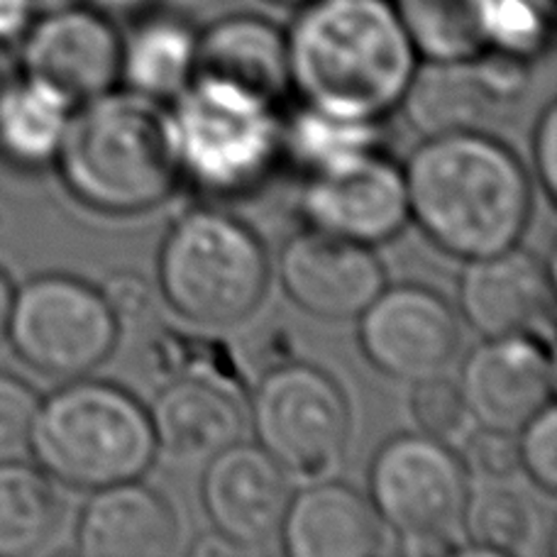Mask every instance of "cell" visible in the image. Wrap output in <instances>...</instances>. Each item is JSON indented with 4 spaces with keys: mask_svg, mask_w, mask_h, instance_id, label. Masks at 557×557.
<instances>
[{
    "mask_svg": "<svg viewBox=\"0 0 557 557\" xmlns=\"http://www.w3.org/2000/svg\"><path fill=\"white\" fill-rule=\"evenodd\" d=\"M37 15L33 0H0V47L10 49L23 42Z\"/></svg>",
    "mask_w": 557,
    "mask_h": 557,
    "instance_id": "obj_36",
    "label": "cell"
},
{
    "mask_svg": "<svg viewBox=\"0 0 557 557\" xmlns=\"http://www.w3.org/2000/svg\"><path fill=\"white\" fill-rule=\"evenodd\" d=\"M257 445L292 476L313 482L341 467L350 441V404L335 376L284 362L257 382L250 399Z\"/></svg>",
    "mask_w": 557,
    "mask_h": 557,
    "instance_id": "obj_9",
    "label": "cell"
},
{
    "mask_svg": "<svg viewBox=\"0 0 557 557\" xmlns=\"http://www.w3.org/2000/svg\"><path fill=\"white\" fill-rule=\"evenodd\" d=\"M533 169L541 191L555 203L557 191V108L545 106L533 131Z\"/></svg>",
    "mask_w": 557,
    "mask_h": 557,
    "instance_id": "obj_35",
    "label": "cell"
},
{
    "mask_svg": "<svg viewBox=\"0 0 557 557\" xmlns=\"http://www.w3.org/2000/svg\"><path fill=\"white\" fill-rule=\"evenodd\" d=\"M198 29L174 10L147 8L121 35V84L131 91L172 103L198 74Z\"/></svg>",
    "mask_w": 557,
    "mask_h": 557,
    "instance_id": "obj_21",
    "label": "cell"
},
{
    "mask_svg": "<svg viewBox=\"0 0 557 557\" xmlns=\"http://www.w3.org/2000/svg\"><path fill=\"white\" fill-rule=\"evenodd\" d=\"M506 484L509 482L484 484L476 494L470 492L462 519L470 548L462 553L499 557L535 555L541 541L548 539L539 504Z\"/></svg>",
    "mask_w": 557,
    "mask_h": 557,
    "instance_id": "obj_26",
    "label": "cell"
},
{
    "mask_svg": "<svg viewBox=\"0 0 557 557\" xmlns=\"http://www.w3.org/2000/svg\"><path fill=\"white\" fill-rule=\"evenodd\" d=\"M82 3L91 5L98 13L108 17H135L143 13V10L152 8L154 0H82Z\"/></svg>",
    "mask_w": 557,
    "mask_h": 557,
    "instance_id": "obj_37",
    "label": "cell"
},
{
    "mask_svg": "<svg viewBox=\"0 0 557 557\" xmlns=\"http://www.w3.org/2000/svg\"><path fill=\"white\" fill-rule=\"evenodd\" d=\"M278 103L221 78L196 74L169 103L178 174L211 201H240L284 164Z\"/></svg>",
    "mask_w": 557,
    "mask_h": 557,
    "instance_id": "obj_6",
    "label": "cell"
},
{
    "mask_svg": "<svg viewBox=\"0 0 557 557\" xmlns=\"http://www.w3.org/2000/svg\"><path fill=\"white\" fill-rule=\"evenodd\" d=\"M157 455L176 465H206L243 441V396L221 384L176 376L149 406Z\"/></svg>",
    "mask_w": 557,
    "mask_h": 557,
    "instance_id": "obj_19",
    "label": "cell"
},
{
    "mask_svg": "<svg viewBox=\"0 0 557 557\" xmlns=\"http://www.w3.org/2000/svg\"><path fill=\"white\" fill-rule=\"evenodd\" d=\"M27 453L62 486L96 492L145 476L157 441L135 394L82 376L39 401Z\"/></svg>",
    "mask_w": 557,
    "mask_h": 557,
    "instance_id": "obj_4",
    "label": "cell"
},
{
    "mask_svg": "<svg viewBox=\"0 0 557 557\" xmlns=\"http://www.w3.org/2000/svg\"><path fill=\"white\" fill-rule=\"evenodd\" d=\"M178 535L172 502L139 476L91 494L76 523V550L86 557H166Z\"/></svg>",
    "mask_w": 557,
    "mask_h": 557,
    "instance_id": "obj_18",
    "label": "cell"
},
{
    "mask_svg": "<svg viewBox=\"0 0 557 557\" xmlns=\"http://www.w3.org/2000/svg\"><path fill=\"white\" fill-rule=\"evenodd\" d=\"M470 474L450 443L404 433L376 450L370 467V502L404 555L462 553L460 535Z\"/></svg>",
    "mask_w": 557,
    "mask_h": 557,
    "instance_id": "obj_7",
    "label": "cell"
},
{
    "mask_svg": "<svg viewBox=\"0 0 557 557\" xmlns=\"http://www.w3.org/2000/svg\"><path fill=\"white\" fill-rule=\"evenodd\" d=\"M54 169L88 211H152L182 184L172 111L131 88H111L78 103Z\"/></svg>",
    "mask_w": 557,
    "mask_h": 557,
    "instance_id": "obj_3",
    "label": "cell"
},
{
    "mask_svg": "<svg viewBox=\"0 0 557 557\" xmlns=\"http://www.w3.org/2000/svg\"><path fill=\"white\" fill-rule=\"evenodd\" d=\"M288 82L304 106L386 121L418 57L392 0H308L286 29Z\"/></svg>",
    "mask_w": 557,
    "mask_h": 557,
    "instance_id": "obj_2",
    "label": "cell"
},
{
    "mask_svg": "<svg viewBox=\"0 0 557 557\" xmlns=\"http://www.w3.org/2000/svg\"><path fill=\"white\" fill-rule=\"evenodd\" d=\"M270 3H276V5H288V8H301L304 3H308V0H270Z\"/></svg>",
    "mask_w": 557,
    "mask_h": 557,
    "instance_id": "obj_41",
    "label": "cell"
},
{
    "mask_svg": "<svg viewBox=\"0 0 557 557\" xmlns=\"http://www.w3.org/2000/svg\"><path fill=\"white\" fill-rule=\"evenodd\" d=\"M467 474L476 476L482 484L511 482L521 472V457L516 433L499 428L480 425L465 433V447L460 450Z\"/></svg>",
    "mask_w": 557,
    "mask_h": 557,
    "instance_id": "obj_31",
    "label": "cell"
},
{
    "mask_svg": "<svg viewBox=\"0 0 557 557\" xmlns=\"http://www.w3.org/2000/svg\"><path fill=\"white\" fill-rule=\"evenodd\" d=\"M409 218L437 250L476 260L523 240L533 182L519 154L482 131L423 137L404 164Z\"/></svg>",
    "mask_w": 557,
    "mask_h": 557,
    "instance_id": "obj_1",
    "label": "cell"
},
{
    "mask_svg": "<svg viewBox=\"0 0 557 557\" xmlns=\"http://www.w3.org/2000/svg\"><path fill=\"white\" fill-rule=\"evenodd\" d=\"M411 413L418 431L445 443L462 437L472 421L460 386L445 374L413 384Z\"/></svg>",
    "mask_w": 557,
    "mask_h": 557,
    "instance_id": "obj_30",
    "label": "cell"
},
{
    "mask_svg": "<svg viewBox=\"0 0 557 557\" xmlns=\"http://www.w3.org/2000/svg\"><path fill=\"white\" fill-rule=\"evenodd\" d=\"M121 327L101 286L54 272L15 288L5 343L29 370L72 382L111 360Z\"/></svg>",
    "mask_w": 557,
    "mask_h": 557,
    "instance_id": "obj_8",
    "label": "cell"
},
{
    "mask_svg": "<svg viewBox=\"0 0 557 557\" xmlns=\"http://www.w3.org/2000/svg\"><path fill=\"white\" fill-rule=\"evenodd\" d=\"M20 72L74 106L91 101L121 84V33L86 3L39 13L20 42Z\"/></svg>",
    "mask_w": 557,
    "mask_h": 557,
    "instance_id": "obj_12",
    "label": "cell"
},
{
    "mask_svg": "<svg viewBox=\"0 0 557 557\" xmlns=\"http://www.w3.org/2000/svg\"><path fill=\"white\" fill-rule=\"evenodd\" d=\"M42 396L29 382L10 372H0V460L23 457Z\"/></svg>",
    "mask_w": 557,
    "mask_h": 557,
    "instance_id": "obj_32",
    "label": "cell"
},
{
    "mask_svg": "<svg viewBox=\"0 0 557 557\" xmlns=\"http://www.w3.org/2000/svg\"><path fill=\"white\" fill-rule=\"evenodd\" d=\"M64 519L62 484L35 462L0 460V557L45 553Z\"/></svg>",
    "mask_w": 557,
    "mask_h": 557,
    "instance_id": "obj_24",
    "label": "cell"
},
{
    "mask_svg": "<svg viewBox=\"0 0 557 557\" xmlns=\"http://www.w3.org/2000/svg\"><path fill=\"white\" fill-rule=\"evenodd\" d=\"M521 470L545 494L557 492V413L555 404L545 406L516 431Z\"/></svg>",
    "mask_w": 557,
    "mask_h": 557,
    "instance_id": "obj_33",
    "label": "cell"
},
{
    "mask_svg": "<svg viewBox=\"0 0 557 557\" xmlns=\"http://www.w3.org/2000/svg\"><path fill=\"white\" fill-rule=\"evenodd\" d=\"M278 539L288 557H374L389 550L392 533L370 496L323 476L292 494Z\"/></svg>",
    "mask_w": 557,
    "mask_h": 557,
    "instance_id": "obj_17",
    "label": "cell"
},
{
    "mask_svg": "<svg viewBox=\"0 0 557 557\" xmlns=\"http://www.w3.org/2000/svg\"><path fill=\"white\" fill-rule=\"evenodd\" d=\"M154 362L166 380L188 376L221 384L235 394L247 392L245 370L231 347L221 341L184 331H162L154 341Z\"/></svg>",
    "mask_w": 557,
    "mask_h": 557,
    "instance_id": "obj_28",
    "label": "cell"
},
{
    "mask_svg": "<svg viewBox=\"0 0 557 557\" xmlns=\"http://www.w3.org/2000/svg\"><path fill=\"white\" fill-rule=\"evenodd\" d=\"M535 3L548 10V13H553V8H555V0H535Z\"/></svg>",
    "mask_w": 557,
    "mask_h": 557,
    "instance_id": "obj_42",
    "label": "cell"
},
{
    "mask_svg": "<svg viewBox=\"0 0 557 557\" xmlns=\"http://www.w3.org/2000/svg\"><path fill=\"white\" fill-rule=\"evenodd\" d=\"M355 321L367 360L396 382L445 374L462 345L457 308L423 284L384 286Z\"/></svg>",
    "mask_w": 557,
    "mask_h": 557,
    "instance_id": "obj_10",
    "label": "cell"
},
{
    "mask_svg": "<svg viewBox=\"0 0 557 557\" xmlns=\"http://www.w3.org/2000/svg\"><path fill=\"white\" fill-rule=\"evenodd\" d=\"M198 74L278 103L292 91L286 29L250 13L215 20L198 37Z\"/></svg>",
    "mask_w": 557,
    "mask_h": 557,
    "instance_id": "obj_20",
    "label": "cell"
},
{
    "mask_svg": "<svg viewBox=\"0 0 557 557\" xmlns=\"http://www.w3.org/2000/svg\"><path fill=\"white\" fill-rule=\"evenodd\" d=\"M457 304L462 321L482 337L533 335L553 343L555 276L521 243L467 260L457 282Z\"/></svg>",
    "mask_w": 557,
    "mask_h": 557,
    "instance_id": "obj_13",
    "label": "cell"
},
{
    "mask_svg": "<svg viewBox=\"0 0 557 557\" xmlns=\"http://www.w3.org/2000/svg\"><path fill=\"white\" fill-rule=\"evenodd\" d=\"M416 52L433 62L472 59L484 49L482 0H392Z\"/></svg>",
    "mask_w": 557,
    "mask_h": 557,
    "instance_id": "obj_27",
    "label": "cell"
},
{
    "mask_svg": "<svg viewBox=\"0 0 557 557\" xmlns=\"http://www.w3.org/2000/svg\"><path fill=\"white\" fill-rule=\"evenodd\" d=\"M286 296L321 321H352L386 286V270L374 247L304 227L278 255Z\"/></svg>",
    "mask_w": 557,
    "mask_h": 557,
    "instance_id": "obj_14",
    "label": "cell"
},
{
    "mask_svg": "<svg viewBox=\"0 0 557 557\" xmlns=\"http://www.w3.org/2000/svg\"><path fill=\"white\" fill-rule=\"evenodd\" d=\"M298 211L306 227L367 247L392 243L411 221L404 166L376 152L306 176Z\"/></svg>",
    "mask_w": 557,
    "mask_h": 557,
    "instance_id": "obj_11",
    "label": "cell"
},
{
    "mask_svg": "<svg viewBox=\"0 0 557 557\" xmlns=\"http://www.w3.org/2000/svg\"><path fill=\"white\" fill-rule=\"evenodd\" d=\"M74 108L57 88L15 72L0 88V162L25 174L54 166Z\"/></svg>",
    "mask_w": 557,
    "mask_h": 557,
    "instance_id": "obj_22",
    "label": "cell"
},
{
    "mask_svg": "<svg viewBox=\"0 0 557 557\" xmlns=\"http://www.w3.org/2000/svg\"><path fill=\"white\" fill-rule=\"evenodd\" d=\"M482 29L484 49L535 64L550 47L553 13L535 0H482Z\"/></svg>",
    "mask_w": 557,
    "mask_h": 557,
    "instance_id": "obj_29",
    "label": "cell"
},
{
    "mask_svg": "<svg viewBox=\"0 0 557 557\" xmlns=\"http://www.w3.org/2000/svg\"><path fill=\"white\" fill-rule=\"evenodd\" d=\"M13 66H10V59H8V49L0 47V88L8 84V78L13 76Z\"/></svg>",
    "mask_w": 557,
    "mask_h": 557,
    "instance_id": "obj_40",
    "label": "cell"
},
{
    "mask_svg": "<svg viewBox=\"0 0 557 557\" xmlns=\"http://www.w3.org/2000/svg\"><path fill=\"white\" fill-rule=\"evenodd\" d=\"M457 386L476 425L516 433L553 404V343L533 335L484 337L465 357Z\"/></svg>",
    "mask_w": 557,
    "mask_h": 557,
    "instance_id": "obj_16",
    "label": "cell"
},
{
    "mask_svg": "<svg viewBox=\"0 0 557 557\" xmlns=\"http://www.w3.org/2000/svg\"><path fill=\"white\" fill-rule=\"evenodd\" d=\"M272 264L252 225L218 206L176 215L157 257V286L172 311L198 327H235L257 313Z\"/></svg>",
    "mask_w": 557,
    "mask_h": 557,
    "instance_id": "obj_5",
    "label": "cell"
},
{
    "mask_svg": "<svg viewBox=\"0 0 557 557\" xmlns=\"http://www.w3.org/2000/svg\"><path fill=\"white\" fill-rule=\"evenodd\" d=\"M15 284L8 272L0 267V347L8 341V323H10V308H13Z\"/></svg>",
    "mask_w": 557,
    "mask_h": 557,
    "instance_id": "obj_38",
    "label": "cell"
},
{
    "mask_svg": "<svg viewBox=\"0 0 557 557\" xmlns=\"http://www.w3.org/2000/svg\"><path fill=\"white\" fill-rule=\"evenodd\" d=\"M496 103L486 94L474 59H421L401 96L399 111L421 137L480 131Z\"/></svg>",
    "mask_w": 557,
    "mask_h": 557,
    "instance_id": "obj_23",
    "label": "cell"
},
{
    "mask_svg": "<svg viewBox=\"0 0 557 557\" xmlns=\"http://www.w3.org/2000/svg\"><path fill=\"white\" fill-rule=\"evenodd\" d=\"M101 294L108 306H111L117 321H121V325L139 323L149 311H152V286H149L147 278L137 272H113L103 282Z\"/></svg>",
    "mask_w": 557,
    "mask_h": 557,
    "instance_id": "obj_34",
    "label": "cell"
},
{
    "mask_svg": "<svg viewBox=\"0 0 557 557\" xmlns=\"http://www.w3.org/2000/svg\"><path fill=\"white\" fill-rule=\"evenodd\" d=\"M33 3H35V8H37V13H49V10L82 3V0H33Z\"/></svg>",
    "mask_w": 557,
    "mask_h": 557,
    "instance_id": "obj_39",
    "label": "cell"
},
{
    "mask_svg": "<svg viewBox=\"0 0 557 557\" xmlns=\"http://www.w3.org/2000/svg\"><path fill=\"white\" fill-rule=\"evenodd\" d=\"M282 137L284 162L301 169L304 178L386 152L384 121H352L304 103L282 117Z\"/></svg>",
    "mask_w": 557,
    "mask_h": 557,
    "instance_id": "obj_25",
    "label": "cell"
},
{
    "mask_svg": "<svg viewBox=\"0 0 557 557\" xmlns=\"http://www.w3.org/2000/svg\"><path fill=\"white\" fill-rule=\"evenodd\" d=\"M294 486L260 445L235 443L206 462L201 504L208 521L240 553L262 550L278 539Z\"/></svg>",
    "mask_w": 557,
    "mask_h": 557,
    "instance_id": "obj_15",
    "label": "cell"
}]
</instances>
